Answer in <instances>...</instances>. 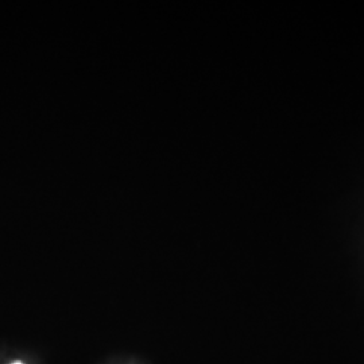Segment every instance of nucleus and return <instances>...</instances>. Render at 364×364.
<instances>
[{
    "instance_id": "1",
    "label": "nucleus",
    "mask_w": 364,
    "mask_h": 364,
    "mask_svg": "<svg viewBox=\"0 0 364 364\" xmlns=\"http://www.w3.org/2000/svg\"><path fill=\"white\" fill-rule=\"evenodd\" d=\"M13 364H23V363H21V362H15V363H13Z\"/></svg>"
}]
</instances>
